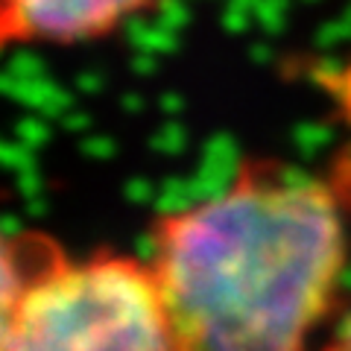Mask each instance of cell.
Segmentation results:
<instances>
[{"label":"cell","mask_w":351,"mask_h":351,"mask_svg":"<svg viewBox=\"0 0 351 351\" xmlns=\"http://www.w3.org/2000/svg\"><path fill=\"white\" fill-rule=\"evenodd\" d=\"M351 261V147L325 170L255 158L152 228L176 351H307Z\"/></svg>","instance_id":"1"},{"label":"cell","mask_w":351,"mask_h":351,"mask_svg":"<svg viewBox=\"0 0 351 351\" xmlns=\"http://www.w3.org/2000/svg\"><path fill=\"white\" fill-rule=\"evenodd\" d=\"M6 351H176L152 263L68 261L53 246L21 295Z\"/></svg>","instance_id":"2"},{"label":"cell","mask_w":351,"mask_h":351,"mask_svg":"<svg viewBox=\"0 0 351 351\" xmlns=\"http://www.w3.org/2000/svg\"><path fill=\"white\" fill-rule=\"evenodd\" d=\"M161 0H0V53L103 38Z\"/></svg>","instance_id":"3"},{"label":"cell","mask_w":351,"mask_h":351,"mask_svg":"<svg viewBox=\"0 0 351 351\" xmlns=\"http://www.w3.org/2000/svg\"><path fill=\"white\" fill-rule=\"evenodd\" d=\"M56 246L47 237L29 234L21 240H6L0 234V351H6L12 322L29 278L36 276L38 263Z\"/></svg>","instance_id":"4"},{"label":"cell","mask_w":351,"mask_h":351,"mask_svg":"<svg viewBox=\"0 0 351 351\" xmlns=\"http://www.w3.org/2000/svg\"><path fill=\"white\" fill-rule=\"evenodd\" d=\"M313 80L325 91L328 103H331V108H334V114L343 120L346 129L351 132V50L346 53L343 59L325 64V68H316Z\"/></svg>","instance_id":"5"},{"label":"cell","mask_w":351,"mask_h":351,"mask_svg":"<svg viewBox=\"0 0 351 351\" xmlns=\"http://www.w3.org/2000/svg\"><path fill=\"white\" fill-rule=\"evenodd\" d=\"M322 351H351V311L346 313V319L334 328V334Z\"/></svg>","instance_id":"6"}]
</instances>
